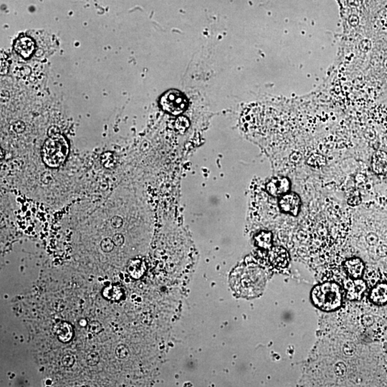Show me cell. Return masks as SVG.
I'll use <instances>...</instances> for the list:
<instances>
[{
  "instance_id": "cell-1",
  "label": "cell",
  "mask_w": 387,
  "mask_h": 387,
  "mask_svg": "<svg viewBox=\"0 0 387 387\" xmlns=\"http://www.w3.org/2000/svg\"><path fill=\"white\" fill-rule=\"evenodd\" d=\"M232 288L240 296L253 297L261 292L264 283L263 275L255 270H236L230 277Z\"/></svg>"
},
{
  "instance_id": "cell-2",
  "label": "cell",
  "mask_w": 387,
  "mask_h": 387,
  "mask_svg": "<svg viewBox=\"0 0 387 387\" xmlns=\"http://www.w3.org/2000/svg\"><path fill=\"white\" fill-rule=\"evenodd\" d=\"M69 145L64 136L58 133L50 135L43 148V158L48 166L56 168L66 161Z\"/></svg>"
},
{
  "instance_id": "cell-3",
  "label": "cell",
  "mask_w": 387,
  "mask_h": 387,
  "mask_svg": "<svg viewBox=\"0 0 387 387\" xmlns=\"http://www.w3.org/2000/svg\"><path fill=\"white\" fill-rule=\"evenodd\" d=\"M311 296L315 306L323 311H333L341 304V290L336 283H325L318 285L313 288Z\"/></svg>"
},
{
  "instance_id": "cell-4",
  "label": "cell",
  "mask_w": 387,
  "mask_h": 387,
  "mask_svg": "<svg viewBox=\"0 0 387 387\" xmlns=\"http://www.w3.org/2000/svg\"><path fill=\"white\" fill-rule=\"evenodd\" d=\"M163 109L173 115L183 113L187 107V99L183 93L179 91H169L161 97L160 101Z\"/></svg>"
},
{
  "instance_id": "cell-5",
  "label": "cell",
  "mask_w": 387,
  "mask_h": 387,
  "mask_svg": "<svg viewBox=\"0 0 387 387\" xmlns=\"http://www.w3.org/2000/svg\"><path fill=\"white\" fill-rule=\"evenodd\" d=\"M279 205L283 213L297 216L301 208V199L296 194H285L282 196Z\"/></svg>"
},
{
  "instance_id": "cell-6",
  "label": "cell",
  "mask_w": 387,
  "mask_h": 387,
  "mask_svg": "<svg viewBox=\"0 0 387 387\" xmlns=\"http://www.w3.org/2000/svg\"><path fill=\"white\" fill-rule=\"evenodd\" d=\"M290 188V181L285 177L272 178L266 186L268 192L274 197L283 196L288 192Z\"/></svg>"
},
{
  "instance_id": "cell-7",
  "label": "cell",
  "mask_w": 387,
  "mask_h": 387,
  "mask_svg": "<svg viewBox=\"0 0 387 387\" xmlns=\"http://www.w3.org/2000/svg\"><path fill=\"white\" fill-rule=\"evenodd\" d=\"M35 48L36 45L34 41L28 37L20 38L15 43V50L25 59L31 58L35 51Z\"/></svg>"
},
{
  "instance_id": "cell-8",
  "label": "cell",
  "mask_w": 387,
  "mask_h": 387,
  "mask_svg": "<svg viewBox=\"0 0 387 387\" xmlns=\"http://www.w3.org/2000/svg\"><path fill=\"white\" fill-rule=\"evenodd\" d=\"M372 168L378 176H387V154L377 151L372 157Z\"/></svg>"
},
{
  "instance_id": "cell-9",
  "label": "cell",
  "mask_w": 387,
  "mask_h": 387,
  "mask_svg": "<svg viewBox=\"0 0 387 387\" xmlns=\"http://www.w3.org/2000/svg\"><path fill=\"white\" fill-rule=\"evenodd\" d=\"M347 297L351 300H359L366 290V283L363 280L356 279L347 283Z\"/></svg>"
},
{
  "instance_id": "cell-10",
  "label": "cell",
  "mask_w": 387,
  "mask_h": 387,
  "mask_svg": "<svg viewBox=\"0 0 387 387\" xmlns=\"http://www.w3.org/2000/svg\"><path fill=\"white\" fill-rule=\"evenodd\" d=\"M270 260L277 268H285L288 264L289 256L284 248L277 247L270 252Z\"/></svg>"
},
{
  "instance_id": "cell-11",
  "label": "cell",
  "mask_w": 387,
  "mask_h": 387,
  "mask_svg": "<svg viewBox=\"0 0 387 387\" xmlns=\"http://www.w3.org/2000/svg\"><path fill=\"white\" fill-rule=\"evenodd\" d=\"M345 268L352 278L358 279L363 273L364 265L361 260L358 258H353V259L347 260L345 263Z\"/></svg>"
},
{
  "instance_id": "cell-12",
  "label": "cell",
  "mask_w": 387,
  "mask_h": 387,
  "mask_svg": "<svg viewBox=\"0 0 387 387\" xmlns=\"http://www.w3.org/2000/svg\"><path fill=\"white\" fill-rule=\"evenodd\" d=\"M370 299L376 305H383L387 303V284L380 283L372 290Z\"/></svg>"
},
{
  "instance_id": "cell-13",
  "label": "cell",
  "mask_w": 387,
  "mask_h": 387,
  "mask_svg": "<svg viewBox=\"0 0 387 387\" xmlns=\"http://www.w3.org/2000/svg\"><path fill=\"white\" fill-rule=\"evenodd\" d=\"M56 333L59 341L68 343L73 336V327L67 322H62L56 327Z\"/></svg>"
},
{
  "instance_id": "cell-14",
  "label": "cell",
  "mask_w": 387,
  "mask_h": 387,
  "mask_svg": "<svg viewBox=\"0 0 387 387\" xmlns=\"http://www.w3.org/2000/svg\"><path fill=\"white\" fill-rule=\"evenodd\" d=\"M271 234L270 233L263 232L257 236L256 241L260 247L267 249L271 245Z\"/></svg>"
},
{
  "instance_id": "cell-15",
  "label": "cell",
  "mask_w": 387,
  "mask_h": 387,
  "mask_svg": "<svg viewBox=\"0 0 387 387\" xmlns=\"http://www.w3.org/2000/svg\"><path fill=\"white\" fill-rule=\"evenodd\" d=\"M100 356L96 351H91L87 355L86 363L87 364L91 366H95L99 363Z\"/></svg>"
},
{
  "instance_id": "cell-16",
  "label": "cell",
  "mask_w": 387,
  "mask_h": 387,
  "mask_svg": "<svg viewBox=\"0 0 387 387\" xmlns=\"http://www.w3.org/2000/svg\"><path fill=\"white\" fill-rule=\"evenodd\" d=\"M115 244L113 240L105 238L101 243V248L104 253H111L114 248Z\"/></svg>"
},
{
  "instance_id": "cell-17",
  "label": "cell",
  "mask_w": 387,
  "mask_h": 387,
  "mask_svg": "<svg viewBox=\"0 0 387 387\" xmlns=\"http://www.w3.org/2000/svg\"><path fill=\"white\" fill-rule=\"evenodd\" d=\"M88 331L93 334H98L103 331V327L98 321H91L88 324Z\"/></svg>"
},
{
  "instance_id": "cell-18",
  "label": "cell",
  "mask_w": 387,
  "mask_h": 387,
  "mask_svg": "<svg viewBox=\"0 0 387 387\" xmlns=\"http://www.w3.org/2000/svg\"><path fill=\"white\" fill-rule=\"evenodd\" d=\"M115 353L118 358H124L128 356V349L125 345L121 344L116 347Z\"/></svg>"
},
{
  "instance_id": "cell-19",
  "label": "cell",
  "mask_w": 387,
  "mask_h": 387,
  "mask_svg": "<svg viewBox=\"0 0 387 387\" xmlns=\"http://www.w3.org/2000/svg\"><path fill=\"white\" fill-rule=\"evenodd\" d=\"M75 358L71 354H66L62 358V364L67 368H70L74 365Z\"/></svg>"
},
{
  "instance_id": "cell-20",
  "label": "cell",
  "mask_w": 387,
  "mask_h": 387,
  "mask_svg": "<svg viewBox=\"0 0 387 387\" xmlns=\"http://www.w3.org/2000/svg\"><path fill=\"white\" fill-rule=\"evenodd\" d=\"M111 226H112L113 228H116V229L121 228L123 225L122 218L119 216L113 217L112 219L111 220Z\"/></svg>"
},
{
  "instance_id": "cell-21",
  "label": "cell",
  "mask_w": 387,
  "mask_h": 387,
  "mask_svg": "<svg viewBox=\"0 0 387 387\" xmlns=\"http://www.w3.org/2000/svg\"><path fill=\"white\" fill-rule=\"evenodd\" d=\"M113 241L115 246H121L124 243V238L121 234H116L113 237Z\"/></svg>"
}]
</instances>
